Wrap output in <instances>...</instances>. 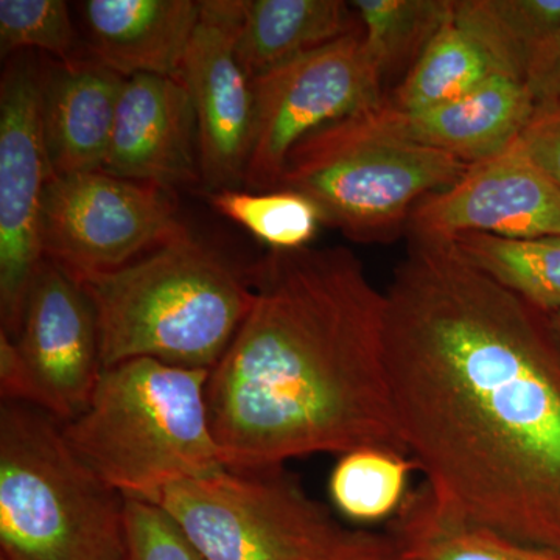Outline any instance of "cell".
Here are the masks:
<instances>
[{
  "label": "cell",
  "instance_id": "31",
  "mask_svg": "<svg viewBox=\"0 0 560 560\" xmlns=\"http://www.w3.org/2000/svg\"><path fill=\"white\" fill-rule=\"evenodd\" d=\"M324 560H407L389 534L350 529L348 536Z\"/></svg>",
  "mask_w": 560,
  "mask_h": 560
},
{
  "label": "cell",
  "instance_id": "33",
  "mask_svg": "<svg viewBox=\"0 0 560 560\" xmlns=\"http://www.w3.org/2000/svg\"><path fill=\"white\" fill-rule=\"evenodd\" d=\"M0 560H7L5 558H2V556H0Z\"/></svg>",
  "mask_w": 560,
  "mask_h": 560
},
{
  "label": "cell",
  "instance_id": "14",
  "mask_svg": "<svg viewBox=\"0 0 560 560\" xmlns=\"http://www.w3.org/2000/svg\"><path fill=\"white\" fill-rule=\"evenodd\" d=\"M102 171L173 194L201 184L197 116L178 79H125Z\"/></svg>",
  "mask_w": 560,
  "mask_h": 560
},
{
  "label": "cell",
  "instance_id": "10",
  "mask_svg": "<svg viewBox=\"0 0 560 560\" xmlns=\"http://www.w3.org/2000/svg\"><path fill=\"white\" fill-rule=\"evenodd\" d=\"M51 178L40 124V65L10 57L0 83V319L14 340L44 261L40 215Z\"/></svg>",
  "mask_w": 560,
  "mask_h": 560
},
{
  "label": "cell",
  "instance_id": "32",
  "mask_svg": "<svg viewBox=\"0 0 560 560\" xmlns=\"http://www.w3.org/2000/svg\"><path fill=\"white\" fill-rule=\"evenodd\" d=\"M550 319L552 324V329H555L556 335H558L560 340V312L552 313V315H550Z\"/></svg>",
  "mask_w": 560,
  "mask_h": 560
},
{
  "label": "cell",
  "instance_id": "20",
  "mask_svg": "<svg viewBox=\"0 0 560 560\" xmlns=\"http://www.w3.org/2000/svg\"><path fill=\"white\" fill-rule=\"evenodd\" d=\"M495 75H506L488 47L453 16L442 25L418 62L386 97L401 113L458 101Z\"/></svg>",
  "mask_w": 560,
  "mask_h": 560
},
{
  "label": "cell",
  "instance_id": "2",
  "mask_svg": "<svg viewBox=\"0 0 560 560\" xmlns=\"http://www.w3.org/2000/svg\"><path fill=\"white\" fill-rule=\"evenodd\" d=\"M248 275L253 307L208 383L224 466L368 447L410 456L386 370L385 291L355 253L268 250Z\"/></svg>",
  "mask_w": 560,
  "mask_h": 560
},
{
  "label": "cell",
  "instance_id": "19",
  "mask_svg": "<svg viewBox=\"0 0 560 560\" xmlns=\"http://www.w3.org/2000/svg\"><path fill=\"white\" fill-rule=\"evenodd\" d=\"M388 534L407 560H560L445 510L425 482L408 493Z\"/></svg>",
  "mask_w": 560,
  "mask_h": 560
},
{
  "label": "cell",
  "instance_id": "5",
  "mask_svg": "<svg viewBox=\"0 0 560 560\" xmlns=\"http://www.w3.org/2000/svg\"><path fill=\"white\" fill-rule=\"evenodd\" d=\"M0 548L7 560H127V499L84 464L62 423L0 408Z\"/></svg>",
  "mask_w": 560,
  "mask_h": 560
},
{
  "label": "cell",
  "instance_id": "7",
  "mask_svg": "<svg viewBox=\"0 0 560 560\" xmlns=\"http://www.w3.org/2000/svg\"><path fill=\"white\" fill-rule=\"evenodd\" d=\"M151 503L205 560H324L350 529L282 467L176 482Z\"/></svg>",
  "mask_w": 560,
  "mask_h": 560
},
{
  "label": "cell",
  "instance_id": "28",
  "mask_svg": "<svg viewBox=\"0 0 560 560\" xmlns=\"http://www.w3.org/2000/svg\"><path fill=\"white\" fill-rule=\"evenodd\" d=\"M518 140L560 189V108L536 110Z\"/></svg>",
  "mask_w": 560,
  "mask_h": 560
},
{
  "label": "cell",
  "instance_id": "1",
  "mask_svg": "<svg viewBox=\"0 0 560 560\" xmlns=\"http://www.w3.org/2000/svg\"><path fill=\"white\" fill-rule=\"evenodd\" d=\"M397 425L445 510L560 555V340L451 238L410 235L385 290Z\"/></svg>",
  "mask_w": 560,
  "mask_h": 560
},
{
  "label": "cell",
  "instance_id": "16",
  "mask_svg": "<svg viewBox=\"0 0 560 560\" xmlns=\"http://www.w3.org/2000/svg\"><path fill=\"white\" fill-rule=\"evenodd\" d=\"M88 51L124 79H178L201 2L194 0H88L80 3Z\"/></svg>",
  "mask_w": 560,
  "mask_h": 560
},
{
  "label": "cell",
  "instance_id": "25",
  "mask_svg": "<svg viewBox=\"0 0 560 560\" xmlns=\"http://www.w3.org/2000/svg\"><path fill=\"white\" fill-rule=\"evenodd\" d=\"M210 206L268 250L307 248L324 224L318 206L296 190L223 189L208 194Z\"/></svg>",
  "mask_w": 560,
  "mask_h": 560
},
{
  "label": "cell",
  "instance_id": "3",
  "mask_svg": "<svg viewBox=\"0 0 560 560\" xmlns=\"http://www.w3.org/2000/svg\"><path fill=\"white\" fill-rule=\"evenodd\" d=\"M73 279L97 316L103 370L153 359L212 371L254 302L248 267L191 234L119 270Z\"/></svg>",
  "mask_w": 560,
  "mask_h": 560
},
{
  "label": "cell",
  "instance_id": "18",
  "mask_svg": "<svg viewBox=\"0 0 560 560\" xmlns=\"http://www.w3.org/2000/svg\"><path fill=\"white\" fill-rule=\"evenodd\" d=\"M359 27L341 0H243L238 60L254 80Z\"/></svg>",
  "mask_w": 560,
  "mask_h": 560
},
{
  "label": "cell",
  "instance_id": "17",
  "mask_svg": "<svg viewBox=\"0 0 560 560\" xmlns=\"http://www.w3.org/2000/svg\"><path fill=\"white\" fill-rule=\"evenodd\" d=\"M390 127L404 138L475 164L511 147L536 114L525 81L495 75L458 101L401 113L385 101Z\"/></svg>",
  "mask_w": 560,
  "mask_h": 560
},
{
  "label": "cell",
  "instance_id": "23",
  "mask_svg": "<svg viewBox=\"0 0 560 560\" xmlns=\"http://www.w3.org/2000/svg\"><path fill=\"white\" fill-rule=\"evenodd\" d=\"M364 47L383 83L407 75L452 13L453 0H355Z\"/></svg>",
  "mask_w": 560,
  "mask_h": 560
},
{
  "label": "cell",
  "instance_id": "22",
  "mask_svg": "<svg viewBox=\"0 0 560 560\" xmlns=\"http://www.w3.org/2000/svg\"><path fill=\"white\" fill-rule=\"evenodd\" d=\"M451 241L504 289L547 315L560 312V237L460 234Z\"/></svg>",
  "mask_w": 560,
  "mask_h": 560
},
{
  "label": "cell",
  "instance_id": "29",
  "mask_svg": "<svg viewBox=\"0 0 560 560\" xmlns=\"http://www.w3.org/2000/svg\"><path fill=\"white\" fill-rule=\"evenodd\" d=\"M525 84L536 110L560 108V28L530 58Z\"/></svg>",
  "mask_w": 560,
  "mask_h": 560
},
{
  "label": "cell",
  "instance_id": "11",
  "mask_svg": "<svg viewBox=\"0 0 560 560\" xmlns=\"http://www.w3.org/2000/svg\"><path fill=\"white\" fill-rule=\"evenodd\" d=\"M243 0H206L178 80L198 125L206 194L245 183L254 132L253 79L237 54Z\"/></svg>",
  "mask_w": 560,
  "mask_h": 560
},
{
  "label": "cell",
  "instance_id": "6",
  "mask_svg": "<svg viewBox=\"0 0 560 560\" xmlns=\"http://www.w3.org/2000/svg\"><path fill=\"white\" fill-rule=\"evenodd\" d=\"M385 101L302 139L278 187L311 198L324 224L353 242L396 241L419 202L453 186L470 165L400 136Z\"/></svg>",
  "mask_w": 560,
  "mask_h": 560
},
{
  "label": "cell",
  "instance_id": "12",
  "mask_svg": "<svg viewBox=\"0 0 560 560\" xmlns=\"http://www.w3.org/2000/svg\"><path fill=\"white\" fill-rule=\"evenodd\" d=\"M407 231L436 238L560 237V189L517 139L495 156L470 164L453 186L423 198Z\"/></svg>",
  "mask_w": 560,
  "mask_h": 560
},
{
  "label": "cell",
  "instance_id": "13",
  "mask_svg": "<svg viewBox=\"0 0 560 560\" xmlns=\"http://www.w3.org/2000/svg\"><path fill=\"white\" fill-rule=\"evenodd\" d=\"M31 374L36 408L61 423L90 404L103 371L101 334L79 282L44 259L28 291L14 338Z\"/></svg>",
  "mask_w": 560,
  "mask_h": 560
},
{
  "label": "cell",
  "instance_id": "15",
  "mask_svg": "<svg viewBox=\"0 0 560 560\" xmlns=\"http://www.w3.org/2000/svg\"><path fill=\"white\" fill-rule=\"evenodd\" d=\"M124 83L92 55L40 66V124L51 176L102 171Z\"/></svg>",
  "mask_w": 560,
  "mask_h": 560
},
{
  "label": "cell",
  "instance_id": "24",
  "mask_svg": "<svg viewBox=\"0 0 560 560\" xmlns=\"http://www.w3.org/2000/svg\"><path fill=\"white\" fill-rule=\"evenodd\" d=\"M415 469L418 466L410 456L383 448L345 453L331 471V501L352 521L371 523L393 517L408 497V478Z\"/></svg>",
  "mask_w": 560,
  "mask_h": 560
},
{
  "label": "cell",
  "instance_id": "26",
  "mask_svg": "<svg viewBox=\"0 0 560 560\" xmlns=\"http://www.w3.org/2000/svg\"><path fill=\"white\" fill-rule=\"evenodd\" d=\"M2 57L39 50L58 61L81 57L69 5L62 0H0Z\"/></svg>",
  "mask_w": 560,
  "mask_h": 560
},
{
  "label": "cell",
  "instance_id": "9",
  "mask_svg": "<svg viewBox=\"0 0 560 560\" xmlns=\"http://www.w3.org/2000/svg\"><path fill=\"white\" fill-rule=\"evenodd\" d=\"M361 27L253 80L254 132L243 186L276 190L311 132L385 101Z\"/></svg>",
  "mask_w": 560,
  "mask_h": 560
},
{
  "label": "cell",
  "instance_id": "4",
  "mask_svg": "<svg viewBox=\"0 0 560 560\" xmlns=\"http://www.w3.org/2000/svg\"><path fill=\"white\" fill-rule=\"evenodd\" d=\"M209 377L160 360L121 361L102 371L62 434L106 485L151 503L176 482L226 467L210 422Z\"/></svg>",
  "mask_w": 560,
  "mask_h": 560
},
{
  "label": "cell",
  "instance_id": "8",
  "mask_svg": "<svg viewBox=\"0 0 560 560\" xmlns=\"http://www.w3.org/2000/svg\"><path fill=\"white\" fill-rule=\"evenodd\" d=\"M173 191L109 173L51 176L44 194V259L72 278L119 270L186 237Z\"/></svg>",
  "mask_w": 560,
  "mask_h": 560
},
{
  "label": "cell",
  "instance_id": "30",
  "mask_svg": "<svg viewBox=\"0 0 560 560\" xmlns=\"http://www.w3.org/2000/svg\"><path fill=\"white\" fill-rule=\"evenodd\" d=\"M0 393L3 401L36 407L35 389L16 342L0 331Z\"/></svg>",
  "mask_w": 560,
  "mask_h": 560
},
{
  "label": "cell",
  "instance_id": "27",
  "mask_svg": "<svg viewBox=\"0 0 560 560\" xmlns=\"http://www.w3.org/2000/svg\"><path fill=\"white\" fill-rule=\"evenodd\" d=\"M127 560H205L156 504L127 499Z\"/></svg>",
  "mask_w": 560,
  "mask_h": 560
},
{
  "label": "cell",
  "instance_id": "21",
  "mask_svg": "<svg viewBox=\"0 0 560 560\" xmlns=\"http://www.w3.org/2000/svg\"><path fill=\"white\" fill-rule=\"evenodd\" d=\"M453 16L506 75L525 81L530 58L560 28V0H453Z\"/></svg>",
  "mask_w": 560,
  "mask_h": 560
}]
</instances>
